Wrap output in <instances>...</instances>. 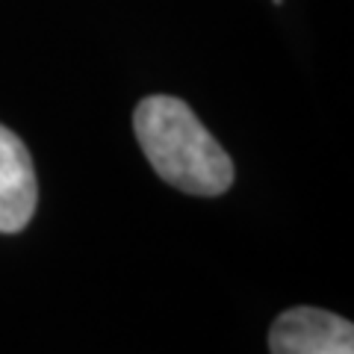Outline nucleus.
I'll return each instance as SVG.
<instances>
[{"mask_svg": "<svg viewBox=\"0 0 354 354\" xmlns=\"http://www.w3.org/2000/svg\"><path fill=\"white\" fill-rule=\"evenodd\" d=\"M133 130L165 183L174 189L216 198L234 183V162L192 106L171 95H151L133 113Z\"/></svg>", "mask_w": 354, "mask_h": 354, "instance_id": "f257e3e1", "label": "nucleus"}, {"mask_svg": "<svg viewBox=\"0 0 354 354\" xmlns=\"http://www.w3.org/2000/svg\"><path fill=\"white\" fill-rule=\"evenodd\" d=\"M39 204L32 157L18 133L0 124V234H18L30 225Z\"/></svg>", "mask_w": 354, "mask_h": 354, "instance_id": "7ed1b4c3", "label": "nucleus"}, {"mask_svg": "<svg viewBox=\"0 0 354 354\" xmlns=\"http://www.w3.org/2000/svg\"><path fill=\"white\" fill-rule=\"evenodd\" d=\"M272 354H354V325L319 307H292L269 330Z\"/></svg>", "mask_w": 354, "mask_h": 354, "instance_id": "f03ea898", "label": "nucleus"}]
</instances>
